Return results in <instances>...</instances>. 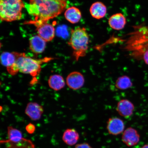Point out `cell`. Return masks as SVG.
I'll return each instance as SVG.
<instances>
[{"instance_id":"obj_1","label":"cell","mask_w":148,"mask_h":148,"mask_svg":"<svg viewBox=\"0 0 148 148\" xmlns=\"http://www.w3.org/2000/svg\"><path fill=\"white\" fill-rule=\"evenodd\" d=\"M68 0H29L25 5L29 13L35 17V21L47 22L57 17L64 12Z\"/></svg>"},{"instance_id":"obj_2","label":"cell","mask_w":148,"mask_h":148,"mask_svg":"<svg viewBox=\"0 0 148 148\" xmlns=\"http://www.w3.org/2000/svg\"><path fill=\"white\" fill-rule=\"evenodd\" d=\"M16 59L14 63L10 67L7 68L8 73L12 75L20 72L24 74H29L33 77H36L41 71L42 64L55 59L53 57H46L37 60L27 56L25 53L17 52H16Z\"/></svg>"},{"instance_id":"obj_3","label":"cell","mask_w":148,"mask_h":148,"mask_svg":"<svg viewBox=\"0 0 148 148\" xmlns=\"http://www.w3.org/2000/svg\"><path fill=\"white\" fill-rule=\"evenodd\" d=\"M89 36L86 28L79 27L72 29L68 44L73 50V55L76 61L86 55L89 43Z\"/></svg>"},{"instance_id":"obj_4","label":"cell","mask_w":148,"mask_h":148,"mask_svg":"<svg viewBox=\"0 0 148 148\" xmlns=\"http://www.w3.org/2000/svg\"><path fill=\"white\" fill-rule=\"evenodd\" d=\"M25 7L23 0H0L1 20L7 22L20 20Z\"/></svg>"},{"instance_id":"obj_5","label":"cell","mask_w":148,"mask_h":148,"mask_svg":"<svg viewBox=\"0 0 148 148\" xmlns=\"http://www.w3.org/2000/svg\"><path fill=\"white\" fill-rule=\"evenodd\" d=\"M25 24L34 25L36 27L38 36L46 42H51L55 38V27L47 22H41L34 20L27 22Z\"/></svg>"},{"instance_id":"obj_6","label":"cell","mask_w":148,"mask_h":148,"mask_svg":"<svg viewBox=\"0 0 148 148\" xmlns=\"http://www.w3.org/2000/svg\"><path fill=\"white\" fill-rule=\"evenodd\" d=\"M140 136L137 131L132 127H129L124 131L121 139L123 143L127 147H132L138 144Z\"/></svg>"},{"instance_id":"obj_7","label":"cell","mask_w":148,"mask_h":148,"mask_svg":"<svg viewBox=\"0 0 148 148\" xmlns=\"http://www.w3.org/2000/svg\"><path fill=\"white\" fill-rule=\"evenodd\" d=\"M125 125L123 120L114 117L109 118L107 123V129L109 134L117 136L124 131Z\"/></svg>"},{"instance_id":"obj_8","label":"cell","mask_w":148,"mask_h":148,"mask_svg":"<svg viewBox=\"0 0 148 148\" xmlns=\"http://www.w3.org/2000/svg\"><path fill=\"white\" fill-rule=\"evenodd\" d=\"M84 76L80 72L73 71L69 74L66 78V83L69 87L73 90H77L84 86Z\"/></svg>"},{"instance_id":"obj_9","label":"cell","mask_w":148,"mask_h":148,"mask_svg":"<svg viewBox=\"0 0 148 148\" xmlns=\"http://www.w3.org/2000/svg\"><path fill=\"white\" fill-rule=\"evenodd\" d=\"M135 107L131 101L126 99H122L118 103L116 110L120 115L125 118L132 115Z\"/></svg>"},{"instance_id":"obj_10","label":"cell","mask_w":148,"mask_h":148,"mask_svg":"<svg viewBox=\"0 0 148 148\" xmlns=\"http://www.w3.org/2000/svg\"><path fill=\"white\" fill-rule=\"evenodd\" d=\"M42 106L35 102L29 103L25 108V114L34 121L39 120L44 112Z\"/></svg>"},{"instance_id":"obj_11","label":"cell","mask_w":148,"mask_h":148,"mask_svg":"<svg viewBox=\"0 0 148 148\" xmlns=\"http://www.w3.org/2000/svg\"><path fill=\"white\" fill-rule=\"evenodd\" d=\"M127 19L125 16L121 13L113 14L109 18L108 23L112 29L116 31L123 29L127 24Z\"/></svg>"},{"instance_id":"obj_12","label":"cell","mask_w":148,"mask_h":148,"mask_svg":"<svg viewBox=\"0 0 148 148\" xmlns=\"http://www.w3.org/2000/svg\"><path fill=\"white\" fill-rule=\"evenodd\" d=\"M46 46V42L38 35L33 36L29 38V49L35 54L38 55L43 53Z\"/></svg>"},{"instance_id":"obj_13","label":"cell","mask_w":148,"mask_h":148,"mask_svg":"<svg viewBox=\"0 0 148 148\" xmlns=\"http://www.w3.org/2000/svg\"><path fill=\"white\" fill-rule=\"evenodd\" d=\"M90 15L94 18L101 19L105 17L107 12V8L104 3L101 1L92 3L90 8Z\"/></svg>"},{"instance_id":"obj_14","label":"cell","mask_w":148,"mask_h":148,"mask_svg":"<svg viewBox=\"0 0 148 148\" xmlns=\"http://www.w3.org/2000/svg\"><path fill=\"white\" fill-rule=\"evenodd\" d=\"M66 19L72 24L78 23L82 18V14L79 9L76 7H69L64 12Z\"/></svg>"},{"instance_id":"obj_15","label":"cell","mask_w":148,"mask_h":148,"mask_svg":"<svg viewBox=\"0 0 148 148\" xmlns=\"http://www.w3.org/2000/svg\"><path fill=\"white\" fill-rule=\"evenodd\" d=\"M79 138L77 131L73 129H66L62 136V140L67 145L72 146L75 145Z\"/></svg>"},{"instance_id":"obj_16","label":"cell","mask_w":148,"mask_h":148,"mask_svg":"<svg viewBox=\"0 0 148 148\" xmlns=\"http://www.w3.org/2000/svg\"><path fill=\"white\" fill-rule=\"evenodd\" d=\"M48 84L50 88L56 91L62 89L65 86V82L63 77L57 74L51 75L49 77Z\"/></svg>"},{"instance_id":"obj_17","label":"cell","mask_w":148,"mask_h":148,"mask_svg":"<svg viewBox=\"0 0 148 148\" xmlns=\"http://www.w3.org/2000/svg\"><path fill=\"white\" fill-rule=\"evenodd\" d=\"M7 130L8 142L17 143L24 140L21 131L18 129L14 128L12 126H9L7 128Z\"/></svg>"},{"instance_id":"obj_18","label":"cell","mask_w":148,"mask_h":148,"mask_svg":"<svg viewBox=\"0 0 148 148\" xmlns=\"http://www.w3.org/2000/svg\"><path fill=\"white\" fill-rule=\"evenodd\" d=\"M16 59V52H3L1 56V64L7 68H9L14 63Z\"/></svg>"},{"instance_id":"obj_19","label":"cell","mask_w":148,"mask_h":148,"mask_svg":"<svg viewBox=\"0 0 148 148\" xmlns=\"http://www.w3.org/2000/svg\"><path fill=\"white\" fill-rule=\"evenodd\" d=\"M133 83L130 77L127 75L120 77L116 79L115 83L116 88L120 90H127L132 87Z\"/></svg>"},{"instance_id":"obj_20","label":"cell","mask_w":148,"mask_h":148,"mask_svg":"<svg viewBox=\"0 0 148 148\" xmlns=\"http://www.w3.org/2000/svg\"><path fill=\"white\" fill-rule=\"evenodd\" d=\"M25 129L27 132L29 134H32L35 132L36 127L32 123H29L26 127Z\"/></svg>"},{"instance_id":"obj_21","label":"cell","mask_w":148,"mask_h":148,"mask_svg":"<svg viewBox=\"0 0 148 148\" xmlns=\"http://www.w3.org/2000/svg\"><path fill=\"white\" fill-rule=\"evenodd\" d=\"M75 148H92L89 144L87 143L79 144L76 145Z\"/></svg>"},{"instance_id":"obj_22","label":"cell","mask_w":148,"mask_h":148,"mask_svg":"<svg viewBox=\"0 0 148 148\" xmlns=\"http://www.w3.org/2000/svg\"><path fill=\"white\" fill-rule=\"evenodd\" d=\"M142 58L145 63L148 65V49L146 50L142 53Z\"/></svg>"},{"instance_id":"obj_23","label":"cell","mask_w":148,"mask_h":148,"mask_svg":"<svg viewBox=\"0 0 148 148\" xmlns=\"http://www.w3.org/2000/svg\"><path fill=\"white\" fill-rule=\"evenodd\" d=\"M141 148H148V144L144 145Z\"/></svg>"}]
</instances>
